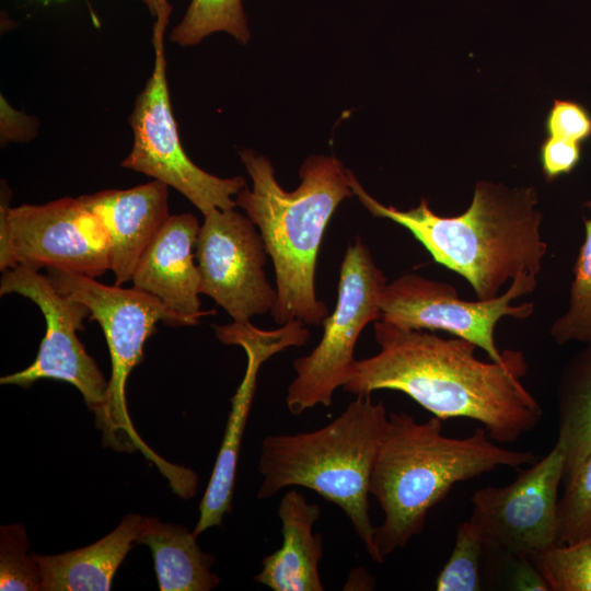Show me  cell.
Returning a JSON list of instances; mask_svg holds the SVG:
<instances>
[{"label":"cell","instance_id":"cell-1","mask_svg":"<svg viewBox=\"0 0 591 591\" xmlns=\"http://www.w3.org/2000/svg\"><path fill=\"white\" fill-rule=\"evenodd\" d=\"M380 351L356 360L343 389L355 395L399 391L441 420L463 417L484 425L500 443L517 441L541 421L543 408L524 386L528 362L520 350L505 361H483L474 343L425 329L373 322Z\"/></svg>","mask_w":591,"mask_h":591},{"label":"cell","instance_id":"cell-2","mask_svg":"<svg viewBox=\"0 0 591 591\" xmlns=\"http://www.w3.org/2000/svg\"><path fill=\"white\" fill-rule=\"evenodd\" d=\"M354 195L375 218L407 229L434 262L455 271L473 288L477 300L494 299L519 274L537 276L547 253L542 212L534 187L509 188L478 181L472 202L459 216L434 213L427 198L408 210L384 206L368 194L347 170Z\"/></svg>","mask_w":591,"mask_h":591},{"label":"cell","instance_id":"cell-3","mask_svg":"<svg viewBox=\"0 0 591 591\" xmlns=\"http://www.w3.org/2000/svg\"><path fill=\"white\" fill-rule=\"evenodd\" d=\"M240 158L252 188H243L235 202L259 229L274 264L277 301L270 313L281 325H322L328 309L316 298V260L334 211L354 195L347 170L335 157L312 155L300 169L299 187L286 192L267 158L252 150L240 152Z\"/></svg>","mask_w":591,"mask_h":591},{"label":"cell","instance_id":"cell-4","mask_svg":"<svg viewBox=\"0 0 591 591\" xmlns=\"http://www.w3.org/2000/svg\"><path fill=\"white\" fill-rule=\"evenodd\" d=\"M536 461L531 451L495 444L484 428L466 438H449L436 416L417 422L407 413H390L370 482V494L384 512L374 533L381 563L421 532L429 510L455 484L499 466L515 468Z\"/></svg>","mask_w":591,"mask_h":591},{"label":"cell","instance_id":"cell-5","mask_svg":"<svg viewBox=\"0 0 591 591\" xmlns=\"http://www.w3.org/2000/svg\"><path fill=\"white\" fill-rule=\"evenodd\" d=\"M389 414L370 394L357 395L328 425L297 434L267 436L260 447L257 491L266 499L289 486H301L337 505L350 520L371 558L381 563L369 514L375 457Z\"/></svg>","mask_w":591,"mask_h":591},{"label":"cell","instance_id":"cell-6","mask_svg":"<svg viewBox=\"0 0 591 591\" xmlns=\"http://www.w3.org/2000/svg\"><path fill=\"white\" fill-rule=\"evenodd\" d=\"M47 277L62 293L84 303L90 318L97 321L108 346L112 374L103 410L95 416L103 432V444L117 451L140 450L170 480L177 495L188 493L197 475L183 466L170 464L151 450L132 426L126 402V383L131 370L143 360V346L155 325H190L188 320L161 300L137 288L107 286L93 277L49 268Z\"/></svg>","mask_w":591,"mask_h":591},{"label":"cell","instance_id":"cell-7","mask_svg":"<svg viewBox=\"0 0 591 591\" xmlns=\"http://www.w3.org/2000/svg\"><path fill=\"white\" fill-rule=\"evenodd\" d=\"M172 7H162L154 18V66L136 99L129 123L132 148L120 166L142 173L173 187L202 215L236 207L235 197L246 187L245 178H221L198 167L184 151L173 115L166 80L164 33Z\"/></svg>","mask_w":591,"mask_h":591},{"label":"cell","instance_id":"cell-8","mask_svg":"<svg viewBox=\"0 0 591 591\" xmlns=\"http://www.w3.org/2000/svg\"><path fill=\"white\" fill-rule=\"evenodd\" d=\"M387 280L360 237L347 247L334 312L323 321L318 345L294 360L297 376L288 387L286 404L292 415L317 405L328 407L356 361L355 347L362 329L381 320V294Z\"/></svg>","mask_w":591,"mask_h":591},{"label":"cell","instance_id":"cell-9","mask_svg":"<svg viewBox=\"0 0 591 591\" xmlns=\"http://www.w3.org/2000/svg\"><path fill=\"white\" fill-rule=\"evenodd\" d=\"M11 192L1 183L0 269L47 267L100 277L109 269V237L102 219L79 198L45 205L9 206Z\"/></svg>","mask_w":591,"mask_h":591},{"label":"cell","instance_id":"cell-10","mask_svg":"<svg viewBox=\"0 0 591 591\" xmlns=\"http://www.w3.org/2000/svg\"><path fill=\"white\" fill-rule=\"evenodd\" d=\"M536 285L535 275L519 274L502 294L465 301L454 286L409 273L384 287L381 320L404 328L450 333L474 343L490 360L502 362L507 350L496 346L495 327L505 316L523 320L533 314V302L512 305L511 301L533 292Z\"/></svg>","mask_w":591,"mask_h":591},{"label":"cell","instance_id":"cell-11","mask_svg":"<svg viewBox=\"0 0 591 591\" xmlns=\"http://www.w3.org/2000/svg\"><path fill=\"white\" fill-rule=\"evenodd\" d=\"M564 467V454L554 445L543 459L519 470L509 485L488 486L473 494L468 520L478 530L486 552L503 558H531L557 544Z\"/></svg>","mask_w":591,"mask_h":591},{"label":"cell","instance_id":"cell-12","mask_svg":"<svg viewBox=\"0 0 591 591\" xmlns=\"http://www.w3.org/2000/svg\"><path fill=\"white\" fill-rule=\"evenodd\" d=\"M8 293H19L36 303L45 317L46 333L33 363L2 376L0 383L27 389L40 379L63 381L77 387L90 410L100 415L108 382L77 335L84 329L90 309L60 292L47 276L24 266L3 271L0 294Z\"/></svg>","mask_w":591,"mask_h":591},{"label":"cell","instance_id":"cell-13","mask_svg":"<svg viewBox=\"0 0 591 591\" xmlns=\"http://www.w3.org/2000/svg\"><path fill=\"white\" fill-rule=\"evenodd\" d=\"M195 257L201 293L223 308L235 323L271 312L277 291L267 281L266 246L255 224L234 208L204 215Z\"/></svg>","mask_w":591,"mask_h":591},{"label":"cell","instance_id":"cell-14","mask_svg":"<svg viewBox=\"0 0 591 591\" xmlns=\"http://www.w3.org/2000/svg\"><path fill=\"white\" fill-rule=\"evenodd\" d=\"M305 324L290 321L280 328L263 331L247 323L216 326L217 338L227 345L241 346L247 358L244 378L231 401V410L223 439L199 505V519L193 531L198 536L211 526H219L232 510L236 465L242 438L253 403L256 380L262 364L275 354L291 346H302L310 338Z\"/></svg>","mask_w":591,"mask_h":591},{"label":"cell","instance_id":"cell-15","mask_svg":"<svg viewBox=\"0 0 591 591\" xmlns=\"http://www.w3.org/2000/svg\"><path fill=\"white\" fill-rule=\"evenodd\" d=\"M200 225L192 213L170 216L143 252L132 275L134 287L161 300L190 325L215 310L200 309L201 276L193 250Z\"/></svg>","mask_w":591,"mask_h":591},{"label":"cell","instance_id":"cell-16","mask_svg":"<svg viewBox=\"0 0 591 591\" xmlns=\"http://www.w3.org/2000/svg\"><path fill=\"white\" fill-rule=\"evenodd\" d=\"M167 197L169 186L157 179L80 197L107 229L109 270L116 286L132 279L143 252L169 219Z\"/></svg>","mask_w":591,"mask_h":591},{"label":"cell","instance_id":"cell-17","mask_svg":"<svg viewBox=\"0 0 591 591\" xmlns=\"http://www.w3.org/2000/svg\"><path fill=\"white\" fill-rule=\"evenodd\" d=\"M321 515L316 503H309L297 490L287 491L279 503L282 545L263 558L254 580L274 591H323L318 572L323 554L322 535L313 533Z\"/></svg>","mask_w":591,"mask_h":591},{"label":"cell","instance_id":"cell-18","mask_svg":"<svg viewBox=\"0 0 591 591\" xmlns=\"http://www.w3.org/2000/svg\"><path fill=\"white\" fill-rule=\"evenodd\" d=\"M142 517L129 513L100 541L58 555L34 554L40 591H108L114 575L136 543Z\"/></svg>","mask_w":591,"mask_h":591},{"label":"cell","instance_id":"cell-19","mask_svg":"<svg viewBox=\"0 0 591 591\" xmlns=\"http://www.w3.org/2000/svg\"><path fill=\"white\" fill-rule=\"evenodd\" d=\"M185 526L142 517L136 544L150 547L161 591H209L220 578L210 571L216 558L205 553Z\"/></svg>","mask_w":591,"mask_h":591},{"label":"cell","instance_id":"cell-20","mask_svg":"<svg viewBox=\"0 0 591 591\" xmlns=\"http://www.w3.org/2000/svg\"><path fill=\"white\" fill-rule=\"evenodd\" d=\"M558 434L565 457L564 484L591 454V344L575 354L557 384Z\"/></svg>","mask_w":591,"mask_h":591},{"label":"cell","instance_id":"cell-21","mask_svg":"<svg viewBox=\"0 0 591 591\" xmlns=\"http://www.w3.org/2000/svg\"><path fill=\"white\" fill-rule=\"evenodd\" d=\"M584 205L590 210V217L583 218L584 241L572 270L568 308L549 327V334L557 345L570 341L591 344V200Z\"/></svg>","mask_w":591,"mask_h":591},{"label":"cell","instance_id":"cell-22","mask_svg":"<svg viewBox=\"0 0 591 591\" xmlns=\"http://www.w3.org/2000/svg\"><path fill=\"white\" fill-rule=\"evenodd\" d=\"M242 0H192L183 20L172 30L170 40L192 46L215 32H227L239 43L251 37Z\"/></svg>","mask_w":591,"mask_h":591},{"label":"cell","instance_id":"cell-23","mask_svg":"<svg viewBox=\"0 0 591 591\" xmlns=\"http://www.w3.org/2000/svg\"><path fill=\"white\" fill-rule=\"evenodd\" d=\"M531 561L552 591H591V536L568 545L555 544Z\"/></svg>","mask_w":591,"mask_h":591},{"label":"cell","instance_id":"cell-24","mask_svg":"<svg viewBox=\"0 0 591 591\" xmlns=\"http://www.w3.org/2000/svg\"><path fill=\"white\" fill-rule=\"evenodd\" d=\"M485 543L470 521L461 523L452 553L436 580L438 591H478L480 587V559Z\"/></svg>","mask_w":591,"mask_h":591},{"label":"cell","instance_id":"cell-25","mask_svg":"<svg viewBox=\"0 0 591 591\" xmlns=\"http://www.w3.org/2000/svg\"><path fill=\"white\" fill-rule=\"evenodd\" d=\"M564 485L557 505V544L568 545L591 536V454Z\"/></svg>","mask_w":591,"mask_h":591},{"label":"cell","instance_id":"cell-26","mask_svg":"<svg viewBox=\"0 0 591 591\" xmlns=\"http://www.w3.org/2000/svg\"><path fill=\"white\" fill-rule=\"evenodd\" d=\"M30 544L23 524L0 526V590H40V568L28 553Z\"/></svg>","mask_w":591,"mask_h":591},{"label":"cell","instance_id":"cell-27","mask_svg":"<svg viewBox=\"0 0 591 591\" xmlns=\"http://www.w3.org/2000/svg\"><path fill=\"white\" fill-rule=\"evenodd\" d=\"M547 137L578 143L591 138V114L578 102L555 100L545 119Z\"/></svg>","mask_w":591,"mask_h":591},{"label":"cell","instance_id":"cell-28","mask_svg":"<svg viewBox=\"0 0 591 591\" xmlns=\"http://www.w3.org/2000/svg\"><path fill=\"white\" fill-rule=\"evenodd\" d=\"M580 159L581 143L547 136L541 143L540 163L547 182L569 174Z\"/></svg>","mask_w":591,"mask_h":591},{"label":"cell","instance_id":"cell-29","mask_svg":"<svg viewBox=\"0 0 591 591\" xmlns=\"http://www.w3.org/2000/svg\"><path fill=\"white\" fill-rule=\"evenodd\" d=\"M142 1L150 10L153 18H155L159 9L169 3L167 0H139Z\"/></svg>","mask_w":591,"mask_h":591}]
</instances>
